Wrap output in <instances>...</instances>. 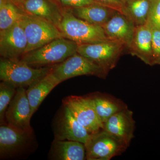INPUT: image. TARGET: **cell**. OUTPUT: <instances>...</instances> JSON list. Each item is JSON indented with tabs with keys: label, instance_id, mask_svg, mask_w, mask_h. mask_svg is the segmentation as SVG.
I'll list each match as a JSON object with an SVG mask.
<instances>
[{
	"label": "cell",
	"instance_id": "14",
	"mask_svg": "<svg viewBox=\"0 0 160 160\" xmlns=\"http://www.w3.org/2000/svg\"><path fill=\"white\" fill-rule=\"evenodd\" d=\"M135 122L133 112L126 108L112 115L104 123L103 129L129 146L134 138Z\"/></svg>",
	"mask_w": 160,
	"mask_h": 160
},
{
	"label": "cell",
	"instance_id": "28",
	"mask_svg": "<svg viewBox=\"0 0 160 160\" xmlns=\"http://www.w3.org/2000/svg\"><path fill=\"white\" fill-rule=\"evenodd\" d=\"M12 2H14L15 4H18V3L21 2H23L24 0H11Z\"/></svg>",
	"mask_w": 160,
	"mask_h": 160
},
{
	"label": "cell",
	"instance_id": "10",
	"mask_svg": "<svg viewBox=\"0 0 160 160\" xmlns=\"http://www.w3.org/2000/svg\"><path fill=\"white\" fill-rule=\"evenodd\" d=\"M53 132L55 140L77 141L84 144L90 134L63 105L55 119Z\"/></svg>",
	"mask_w": 160,
	"mask_h": 160
},
{
	"label": "cell",
	"instance_id": "9",
	"mask_svg": "<svg viewBox=\"0 0 160 160\" xmlns=\"http://www.w3.org/2000/svg\"><path fill=\"white\" fill-rule=\"evenodd\" d=\"M32 115L26 89L23 87L17 88L5 115L7 124L21 131L33 133L30 125Z\"/></svg>",
	"mask_w": 160,
	"mask_h": 160
},
{
	"label": "cell",
	"instance_id": "1",
	"mask_svg": "<svg viewBox=\"0 0 160 160\" xmlns=\"http://www.w3.org/2000/svg\"><path fill=\"white\" fill-rule=\"evenodd\" d=\"M78 45L66 38H58L26 53L20 60L36 68L55 66L77 53Z\"/></svg>",
	"mask_w": 160,
	"mask_h": 160
},
{
	"label": "cell",
	"instance_id": "7",
	"mask_svg": "<svg viewBox=\"0 0 160 160\" xmlns=\"http://www.w3.org/2000/svg\"><path fill=\"white\" fill-rule=\"evenodd\" d=\"M125 47L121 42L109 40L100 42L78 44L77 53L109 72L116 66Z\"/></svg>",
	"mask_w": 160,
	"mask_h": 160
},
{
	"label": "cell",
	"instance_id": "24",
	"mask_svg": "<svg viewBox=\"0 0 160 160\" xmlns=\"http://www.w3.org/2000/svg\"><path fill=\"white\" fill-rule=\"evenodd\" d=\"M152 26V65H160V29Z\"/></svg>",
	"mask_w": 160,
	"mask_h": 160
},
{
	"label": "cell",
	"instance_id": "4",
	"mask_svg": "<svg viewBox=\"0 0 160 160\" xmlns=\"http://www.w3.org/2000/svg\"><path fill=\"white\" fill-rule=\"evenodd\" d=\"M19 22L25 32L28 42L25 54L62 37L57 26L38 17L26 13Z\"/></svg>",
	"mask_w": 160,
	"mask_h": 160
},
{
	"label": "cell",
	"instance_id": "15",
	"mask_svg": "<svg viewBox=\"0 0 160 160\" xmlns=\"http://www.w3.org/2000/svg\"><path fill=\"white\" fill-rule=\"evenodd\" d=\"M136 27L131 20L119 12L102 26L109 40L121 42L127 48L131 44Z\"/></svg>",
	"mask_w": 160,
	"mask_h": 160
},
{
	"label": "cell",
	"instance_id": "19",
	"mask_svg": "<svg viewBox=\"0 0 160 160\" xmlns=\"http://www.w3.org/2000/svg\"><path fill=\"white\" fill-rule=\"evenodd\" d=\"M69 9L77 18L102 27L118 12L97 3Z\"/></svg>",
	"mask_w": 160,
	"mask_h": 160
},
{
	"label": "cell",
	"instance_id": "8",
	"mask_svg": "<svg viewBox=\"0 0 160 160\" xmlns=\"http://www.w3.org/2000/svg\"><path fill=\"white\" fill-rule=\"evenodd\" d=\"M78 122L92 134L103 129L104 124L97 114L91 97L70 96L63 100Z\"/></svg>",
	"mask_w": 160,
	"mask_h": 160
},
{
	"label": "cell",
	"instance_id": "17",
	"mask_svg": "<svg viewBox=\"0 0 160 160\" xmlns=\"http://www.w3.org/2000/svg\"><path fill=\"white\" fill-rule=\"evenodd\" d=\"M49 157L54 160H83L86 159L85 144L77 141L54 140Z\"/></svg>",
	"mask_w": 160,
	"mask_h": 160
},
{
	"label": "cell",
	"instance_id": "22",
	"mask_svg": "<svg viewBox=\"0 0 160 160\" xmlns=\"http://www.w3.org/2000/svg\"><path fill=\"white\" fill-rule=\"evenodd\" d=\"M25 14L11 0H0V32L11 28L18 22Z\"/></svg>",
	"mask_w": 160,
	"mask_h": 160
},
{
	"label": "cell",
	"instance_id": "20",
	"mask_svg": "<svg viewBox=\"0 0 160 160\" xmlns=\"http://www.w3.org/2000/svg\"><path fill=\"white\" fill-rule=\"evenodd\" d=\"M152 0H125L120 12L136 26L147 22Z\"/></svg>",
	"mask_w": 160,
	"mask_h": 160
},
{
	"label": "cell",
	"instance_id": "2",
	"mask_svg": "<svg viewBox=\"0 0 160 160\" xmlns=\"http://www.w3.org/2000/svg\"><path fill=\"white\" fill-rule=\"evenodd\" d=\"M59 26L62 36L78 44H89L109 40L102 26L90 24L77 18L69 9H63Z\"/></svg>",
	"mask_w": 160,
	"mask_h": 160
},
{
	"label": "cell",
	"instance_id": "13",
	"mask_svg": "<svg viewBox=\"0 0 160 160\" xmlns=\"http://www.w3.org/2000/svg\"><path fill=\"white\" fill-rule=\"evenodd\" d=\"M16 5L26 14L42 18L59 28L63 10L53 0H24Z\"/></svg>",
	"mask_w": 160,
	"mask_h": 160
},
{
	"label": "cell",
	"instance_id": "27",
	"mask_svg": "<svg viewBox=\"0 0 160 160\" xmlns=\"http://www.w3.org/2000/svg\"><path fill=\"white\" fill-rule=\"evenodd\" d=\"M95 3L121 12L125 0H92Z\"/></svg>",
	"mask_w": 160,
	"mask_h": 160
},
{
	"label": "cell",
	"instance_id": "11",
	"mask_svg": "<svg viewBox=\"0 0 160 160\" xmlns=\"http://www.w3.org/2000/svg\"><path fill=\"white\" fill-rule=\"evenodd\" d=\"M32 135L16 129L7 123L1 124V158L12 157L27 149L33 140Z\"/></svg>",
	"mask_w": 160,
	"mask_h": 160
},
{
	"label": "cell",
	"instance_id": "25",
	"mask_svg": "<svg viewBox=\"0 0 160 160\" xmlns=\"http://www.w3.org/2000/svg\"><path fill=\"white\" fill-rule=\"evenodd\" d=\"M151 26L160 29V0H152L148 17Z\"/></svg>",
	"mask_w": 160,
	"mask_h": 160
},
{
	"label": "cell",
	"instance_id": "26",
	"mask_svg": "<svg viewBox=\"0 0 160 160\" xmlns=\"http://www.w3.org/2000/svg\"><path fill=\"white\" fill-rule=\"evenodd\" d=\"M62 9H72L95 3L92 0H53Z\"/></svg>",
	"mask_w": 160,
	"mask_h": 160
},
{
	"label": "cell",
	"instance_id": "18",
	"mask_svg": "<svg viewBox=\"0 0 160 160\" xmlns=\"http://www.w3.org/2000/svg\"><path fill=\"white\" fill-rule=\"evenodd\" d=\"M61 82L52 72L32 83L26 89V93L33 114L46 97Z\"/></svg>",
	"mask_w": 160,
	"mask_h": 160
},
{
	"label": "cell",
	"instance_id": "6",
	"mask_svg": "<svg viewBox=\"0 0 160 160\" xmlns=\"http://www.w3.org/2000/svg\"><path fill=\"white\" fill-rule=\"evenodd\" d=\"M52 73L62 83L66 80L83 75H91L105 78L109 72L102 66L78 53L71 56L53 66Z\"/></svg>",
	"mask_w": 160,
	"mask_h": 160
},
{
	"label": "cell",
	"instance_id": "12",
	"mask_svg": "<svg viewBox=\"0 0 160 160\" xmlns=\"http://www.w3.org/2000/svg\"><path fill=\"white\" fill-rule=\"evenodd\" d=\"M28 42L19 22L0 32V55L9 59H20L26 53Z\"/></svg>",
	"mask_w": 160,
	"mask_h": 160
},
{
	"label": "cell",
	"instance_id": "3",
	"mask_svg": "<svg viewBox=\"0 0 160 160\" xmlns=\"http://www.w3.org/2000/svg\"><path fill=\"white\" fill-rule=\"evenodd\" d=\"M53 66L36 68L20 59L1 58L0 79L10 83L17 88H28L32 83L51 72Z\"/></svg>",
	"mask_w": 160,
	"mask_h": 160
},
{
	"label": "cell",
	"instance_id": "21",
	"mask_svg": "<svg viewBox=\"0 0 160 160\" xmlns=\"http://www.w3.org/2000/svg\"><path fill=\"white\" fill-rule=\"evenodd\" d=\"M91 97L94 102L98 116L103 124L113 115L127 108L123 102L109 96L96 94Z\"/></svg>",
	"mask_w": 160,
	"mask_h": 160
},
{
	"label": "cell",
	"instance_id": "16",
	"mask_svg": "<svg viewBox=\"0 0 160 160\" xmlns=\"http://www.w3.org/2000/svg\"><path fill=\"white\" fill-rule=\"evenodd\" d=\"M128 49L132 55L146 65H152V29L148 22L136 26L131 44Z\"/></svg>",
	"mask_w": 160,
	"mask_h": 160
},
{
	"label": "cell",
	"instance_id": "23",
	"mask_svg": "<svg viewBox=\"0 0 160 160\" xmlns=\"http://www.w3.org/2000/svg\"><path fill=\"white\" fill-rule=\"evenodd\" d=\"M17 88L14 86L2 81L0 83V122L5 123L6 112L14 97Z\"/></svg>",
	"mask_w": 160,
	"mask_h": 160
},
{
	"label": "cell",
	"instance_id": "5",
	"mask_svg": "<svg viewBox=\"0 0 160 160\" xmlns=\"http://www.w3.org/2000/svg\"><path fill=\"white\" fill-rule=\"evenodd\" d=\"M85 145L86 159L88 160H110L122 154L129 146L122 140L103 129L90 134Z\"/></svg>",
	"mask_w": 160,
	"mask_h": 160
}]
</instances>
